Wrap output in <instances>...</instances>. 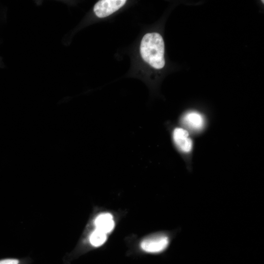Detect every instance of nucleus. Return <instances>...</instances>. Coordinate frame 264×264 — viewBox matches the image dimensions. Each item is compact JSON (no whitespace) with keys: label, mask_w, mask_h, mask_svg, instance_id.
<instances>
[{"label":"nucleus","mask_w":264,"mask_h":264,"mask_svg":"<svg viewBox=\"0 0 264 264\" xmlns=\"http://www.w3.org/2000/svg\"><path fill=\"white\" fill-rule=\"evenodd\" d=\"M94 225L96 229L107 234L113 229L115 222L111 214L102 213L98 215L95 218Z\"/></svg>","instance_id":"obj_6"},{"label":"nucleus","mask_w":264,"mask_h":264,"mask_svg":"<svg viewBox=\"0 0 264 264\" xmlns=\"http://www.w3.org/2000/svg\"><path fill=\"white\" fill-rule=\"evenodd\" d=\"M179 123L181 127L190 132L199 133L205 127L206 120L204 116L199 112L190 111L182 115Z\"/></svg>","instance_id":"obj_4"},{"label":"nucleus","mask_w":264,"mask_h":264,"mask_svg":"<svg viewBox=\"0 0 264 264\" xmlns=\"http://www.w3.org/2000/svg\"><path fill=\"white\" fill-rule=\"evenodd\" d=\"M107 238V234L96 229L90 234L89 242L92 245L98 247L103 245Z\"/></svg>","instance_id":"obj_7"},{"label":"nucleus","mask_w":264,"mask_h":264,"mask_svg":"<svg viewBox=\"0 0 264 264\" xmlns=\"http://www.w3.org/2000/svg\"><path fill=\"white\" fill-rule=\"evenodd\" d=\"M126 1L125 0H99L95 4L93 11L98 17H106L122 7Z\"/></svg>","instance_id":"obj_5"},{"label":"nucleus","mask_w":264,"mask_h":264,"mask_svg":"<svg viewBox=\"0 0 264 264\" xmlns=\"http://www.w3.org/2000/svg\"><path fill=\"white\" fill-rule=\"evenodd\" d=\"M140 51L142 58L151 66L156 69L164 66V43L159 33L146 34L141 40Z\"/></svg>","instance_id":"obj_1"},{"label":"nucleus","mask_w":264,"mask_h":264,"mask_svg":"<svg viewBox=\"0 0 264 264\" xmlns=\"http://www.w3.org/2000/svg\"><path fill=\"white\" fill-rule=\"evenodd\" d=\"M172 142L183 157L188 169H191V158L194 142L190 132L182 127H175L171 131Z\"/></svg>","instance_id":"obj_2"},{"label":"nucleus","mask_w":264,"mask_h":264,"mask_svg":"<svg viewBox=\"0 0 264 264\" xmlns=\"http://www.w3.org/2000/svg\"><path fill=\"white\" fill-rule=\"evenodd\" d=\"M19 261L15 259H5L0 260V264H18Z\"/></svg>","instance_id":"obj_8"},{"label":"nucleus","mask_w":264,"mask_h":264,"mask_svg":"<svg viewBox=\"0 0 264 264\" xmlns=\"http://www.w3.org/2000/svg\"><path fill=\"white\" fill-rule=\"evenodd\" d=\"M171 234L166 232H157L150 234L140 242L141 249L151 254H159L165 251L172 240Z\"/></svg>","instance_id":"obj_3"}]
</instances>
